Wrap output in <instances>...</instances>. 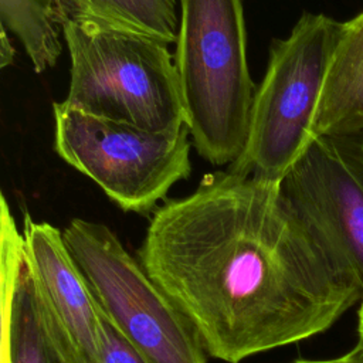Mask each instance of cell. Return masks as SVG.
<instances>
[{"label": "cell", "instance_id": "9", "mask_svg": "<svg viewBox=\"0 0 363 363\" xmlns=\"http://www.w3.org/2000/svg\"><path fill=\"white\" fill-rule=\"evenodd\" d=\"M0 203L1 363H78L38 292L4 194Z\"/></svg>", "mask_w": 363, "mask_h": 363}, {"label": "cell", "instance_id": "10", "mask_svg": "<svg viewBox=\"0 0 363 363\" xmlns=\"http://www.w3.org/2000/svg\"><path fill=\"white\" fill-rule=\"evenodd\" d=\"M313 136H363V10L340 26Z\"/></svg>", "mask_w": 363, "mask_h": 363}, {"label": "cell", "instance_id": "1", "mask_svg": "<svg viewBox=\"0 0 363 363\" xmlns=\"http://www.w3.org/2000/svg\"><path fill=\"white\" fill-rule=\"evenodd\" d=\"M138 259L207 354L227 363L322 333L363 298L305 231L279 183L228 170L159 206Z\"/></svg>", "mask_w": 363, "mask_h": 363}, {"label": "cell", "instance_id": "11", "mask_svg": "<svg viewBox=\"0 0 363 363\" xmlns=\"http://www.w3.org/2000/svg\"><path fill=\"white\" fill-rule=\"evenodd\" d=\"M176 0H55L61 27L86 20L101 26L145 34L176 43L179 17Z\"/></svg>", "mask_w": 363, "mask_h": 363}, {"label": "cell", "instance_id": "6", "mask_svg": "<svg viewBox=\"0 0 363 363\" xmlns=\"http://www.w3.org/2000/svg\"><path fill=\"white\" fill-rule=\"evenodd\" d=\"M62 237L106 319L147 363H207L187 318L108 225L72 218Z\"/></svg>", "mask_w": 363, "mask_h": 363}, {"label": "cell", "instance_id": "13", "mask_svg": "<svg viewBox=\"0 0 363 363\" xmlns=\"http://www.w3.org/2000/svg\"><path fill=\"white\" fill-rule=\"evenodd\" d=\"M105 340L92 363H147L143 356L106 319Z\"/></svg>", "mask_w": 363, "mask_h": 363}, {"label": "cell", "instance_id": "14", "mask_svg": "<svg viewBox=\"0 0 363 363\" xmlns=\"http://www.w3.org/2000/svg\"><path fill=\"white\" fill-rule=\"evenodd\" d=\"M291 363H363V350L354 346L349 353L336 357V359H326V360H306V359H299L294 360Z\"/></svg>", "mask_w": 363, "mask_h": 363}, {"label": "cell", "instance_id": "16", "mask_svg": "<svg viewBox=\"0 0 363 363\" xmlns=\"http://www.w3.org/2000/svg\"><path fill=\"white\" fill-rule=\"evenodd\" d=\"M357 318L359 319H357V343H356V346L363 350V298H362V302L359 306Z\"/></svg>", "mask_w": 363, "mask_h": 363}, {"label": "cell", "instance_id": "15", "mask_svg": "<svg viewBox=\"0 0 363 363\" xmlns=\"http://www.w3.org/2000/svg\"><path fill=\"white\" fill-rule=\"evenodd\" d=\"M0 33H1V40H0V67L4 68L10 64H13L14 58V48L9 40L7 35V28L4 26H0Z\"/></svg>", "mask_w": 363, "mask_h": 363}, {"label": "cell", "instance_id": "7", "mask_svg": "<svg viewBox=\"0 0 363 363\" xmlns=\"http://www.w3.org/2000/svg\"><path fill=\"white\" fill-rule=\"evenodd\" d=\"M332 265L363 294V136H318L279 182Z\"/></svg>", "mask_w": 363, "mask_h": 363}, {"label": "cell", "instance_id": "5", "mask_svg": "<svg viewBox=\"0 0 363 363\" xmlns=\"http://www.w3.org/2000/svg\"><path fill=\"white\" fill-rule=\"evenodd\" d=\"M54 150L123 211L147 216L191 173L190 132H155L52 104Z\"/></svg>", "mask_w": 363, "mask_h": 363}, {"label": "cell", "instance_id": "3", "mask_svg": "<svg viewBox=\"0 0 363 363\" xmlns=\"http://www.w3.org/2000/svg\"><path fill=\"white\" fill-rule=\"evenodd\" d=\"M61 30L71 58L62 105L155 132L186 125L167 43L86 20Z\"/></svg>", "mask_w": 363, "mask_h": 363}, {"label": "cell", "instance_id": "2", "mask_svg": "<svg viewBox=\"0 0 363 363\" xmlns=\"http://www.w3.org/2000/svg\"><path fill=\"white\" fill-rule=\"evenodd\" d=\"M174 68L196 152L230 166L242 152L257 91L242 0H179Z\"/></svg>", "mask_w": 363, "mask_h": 363}, {"label": "cell", "instance_id": "12", "mask_svg": "<svg viewBox=\"0 0 363 363\" xmlns=\"http://www.w3.org/2000/svg\"><path fill=\"white\" fill-rule=\"evenodd\" d=\"M0 18L20 40L37 74L57 64L62 45L55 0H0Z\"/></svg>", "mask_w": 363, "mask_h": 363}, {"label": "cell", "instance_id": "8", "mask_svg": "<svg viewBox=\"0 0 363 363\" xmlns=\"http://www.w3.org/2000/svg\"><path fill=\"white\" fill-rule=\"evenodd\" d=\"M24 248L38 292L78 363H92L105 340L106 316L69 252L62 231L24 217Z\"/></svg>", "mask_w": 363, "mask_h": 363}, {"label": "cell", "instance_id": "4", "mask_svg": "<svg viewBox=\"0 0 363 363\" xmlns=\"http://www.w3.org/2000/svg\"><path fill=\"white\" fill-rule=\"evenodd\" d=\"M340 21L303 13L285 38L271 43L257 85L245 146L228 172L279 183L315 139L313 122Z\"/></svg>", "mask_w": 363, "mask_h": 363}]
</instances>
